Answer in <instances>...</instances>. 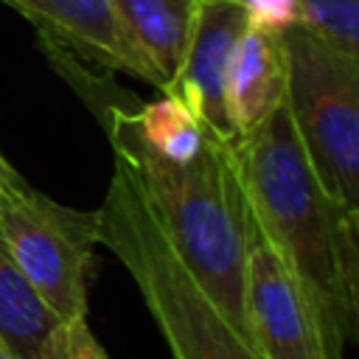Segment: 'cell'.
I'll return each mask as SVG.
<instances>
[{"instance_id":"obj_1","label":"cell","mask_w":359,"mask_h":359,"mask_svg":"<svg viewBox=\"0 0 359 359\" xmlns=\"http://www.w3.org/2000/svg\"><path fill=\"white\" fill-rule=\"evenodd\" d=\"M238 171L258 236L275 250L345 353L359 320V216L317 180L286 104L238 137Z\"/></svg>"},{"instance_id":"obj_2","label":"cell","mask_w":359,"mask_h":359,"mask_svg":"<svg viewBox=\"0 0 359 359\" xmlns=\"http://www.w3.org/2000/svg\"><path fill=\"white\" fill-rule=\"evenodd\" d=\"M107 132L115 163L135 180L185 269L247 337L244 275L255 224L238 171V137L208 135L194 157L171 160L143 143L123 107H109Z\"/></svg>"},{"instance_id":"obj_3","label":"cell","mask_w":359,"mask_h":359,"mask_svg":"<svg viewBox=\"0 0 359 359\" xmlns=\"http://www.w3.org/2000/svg\"><path fill=\"white\" fill-rule=\"evenodd\" d=\"M95 213L98 244L132 275L174 359H261L185 269L121 163Z\"/></svg>"},{"instance_id":"obj_4","label":"cell","mask_w":359,"mask_h":359,"mask_svg":"<svg viewBox=\"0 0 359 359\" xmlns=\"http://www.w3.org/2000/svg\"><path fill=\"white\" fill-rule=\"evenodd\" d=\"M286 109L323 188L359 216V53L292 22L280 28Z\"/></svg>"},{"instance_id":"obj_5","label":"cell","mask_w":359,"mask_h":359,"mask_svg":"<svg viewBox=\"0 0 359 359\" xmlns=\"http://www.w3.org/2000/svg\"><path fill=\"white\" fill-rule=\"evenodd\" d=\"M0 230L28 283L65 323L87 314V275L98 244V213L59 205L22 185L0 196Z\"/></svg>"},{"instance_id":"obj_6","label":"cell","mask_w":359,"mask_h":359,"mask_svg":"<svg viewBox=\"0 0 359 359\" xmlns=\"http://www.w3.org/2000/svg\"><path fill=\"white\" fill-rule=\"evenodd\" d=\"M244 317L247 339L261 359H345L300 283L258 230L247 255Z\"/></svg>"},{"instance_id":"obj_7","label":"cell","mask_w":359,"mask_h":359,"mask_svg":"<svg viewBox=\"0 0 359 359\" xmlns=\"http://www.w3.org/2000/svg\"><path fill=\"white\" fill-rule=\"evenodd\" d=\"M250 14L244 0H199L177 73L160 93L180 98L216 137H236L224 109V76Z\"/></svg>"},{"instance_id":"obj_8","label":"cell","mask_w":359,"mask_h":359,"mask_svg":"<svg viewBox=\"0 0 359 359\" xmlns=\"http://www.w3.org/2000/svg\"><path fill=\"white\" fill-rule=\"evenodd\" d=\"M17 8L42 39L67 56L107 70L129 73L146 84L163 87L160 73L135 48L121 25L112 0H3Z\"/></svg>"},{"instance_id":"obj_9","label":"cell","mask_w":359,"mask_h":359,"mask_svg":"<svg viewBox=\"0 0 359 359\" xmlns=\"http://www.w3.org/2000/svg\"><path fill=\"white\" fill-rule=\"evenodd\" d=\"M286 98V65L280 28L250 22L238 36L227 76H224V109L236 137L252 132L269 118Z\"/></svg>"},{"instance_id":"obj_10","label":"cell","mask_w":359,"mask_h":359,"mask_svg":"<svg viewBox=\"0 0 359 359\" xmlns=\"http://www.w3.org/2000/svg\"><path fill=\"white\" fill-rule=\"evenodd\" d=\"M112 6L129 39L165 87L182 62L199 0H112Z\"/></svg>"},{"instance_id":"obj_11","label":"cell","mask_w":359,"mask_h":359,"mask_svg":"<svg viewBox=\"0 0 359 359\" xmlns=\"http://www.w3.org/2000/svg\"><path fill=\"white\" fill-rule=\"evenodd\" d=\"M59 317L36 294L0 230V339L17 359H42Z\"/></svg>"},{"instance_id":"obj_12","label":"cell","mask_w":359,"mask_h":359,"mask_svg":"<svg viewBox=\"0 0 359 359\" xmlns=\"http://www.w3.org/2000/svg\"><path fill=\"white\" fill-rule=\"evenodd\" d=\"M129 118H132L135 132L143 137V143H149L154 151H160L163 157H171V160L194 157L202 149L205 137L210 135L194 118V112L180 98H174L168 93H160V98L143 104L135 112L129 109Z\"/></svg>"},{"instance_id":"obj_13","label":"cell","mask_w":359,"mask_h":359,"mask_svg":"<svg viewBox=\"0 0 359 359\" xmlns=\"http://www.w3.org/2000/svg\"><path fill=\"white\" fill-rule=\"evenodd\" d=\"M294 22L348 53H359V0H297Z\"/></svg>"},{"instance_id":"obj_14","label":"cell","mask_w":359,"mask_h":359,"mask_svg":"<svg viewBox=\"0 0 359 359\" xmlns=\"http://www.w3.org/2000/svg\"><path fill=\"white\" fill-rule=\"evenodd\" d=\"M42 359H109L95 334L87 325V314L70 317L59 323V328L50 334Z\"/></svg>"},{"instance_id":"obj_15","label":"cell","mask_w":359,"mask_h":359,"mask_svg":"<svg viewBox=\"0 0 359 359\" xmlns=\"http://www.w3.org/2000/svg\"><path fill=\"white\" fill-rule=\"evenodd\" d=\"M250 22L266 28H286L294 22L297 0H244Z\"/></svg>"},{"instance_id":"obj_16","label":"cell","mask_w":359,"mask_h":359,"mask_svg":"<svg viewBox=\"0 0 359 359\" xmlns=\"http://www.w3.org/2000/svg\"><path fill=\"white\" fill-rule=\"evenodd\" d=\"M22 185H28L17 171H14V165L0 154V196H6V194H11V191H20Z\"/></svg>"},{"instance_id":"obj_17","label":"cell","mask_w":359,"mask_h":359,"mask_svg":"<svg viewBox=\"0 0 359 359\" xmlns=\"http://www.w3.org/2000/svg\"><path fill=\"white\" fill-rule=\"evenodd\" d=\"M0 359H17V356H14L11 351H8V345H6L3 339H0Z\"/></svg>"}]
</instances>
